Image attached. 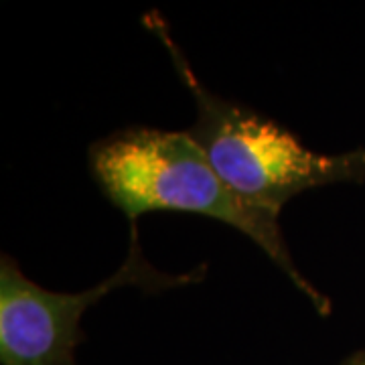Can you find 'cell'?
<instances>
[{
  "instance_id": "3",
  "label": "cell",
  "mask_w": 365,
  "mask_h": 365,
  "mask_svg": "<svg viewBox=\"0 0 365 365\" xmlns=\"http://www.w3.org/2000/svg\"><path fill=\"white\" fill-rule=\"evenodd\" d=\"M207 266L169 274L146 260L138 237V223L130 225L128 254L112 276L83 292H53L26 276L13 256H0V364L76 365L83 341L81 317L93 304L120 288H140L158 294L173 288L201 284Z\"/></svg>"
},
{
  "instance_id": "2",
  "label": "cell",
  "mask_w": 365,
  "mask_h": 365,
  "mask_svg": "<svg viewBox=\"0 0 365 365\" xmlns=\"http://www.w3.org/2000/svg\"><path fill=\"white\" fill-rule=\"evenodd\" d=\"M143 25L163 43L182 86L193 96L197 116L187 132L225 182L250 203L280 215L290 199L304 191L365 181V146L339 155L314 153L280 122L209 90L158 11L144 14Z\"/></svg>"
},
{
  "instance_id": "1",
  "label": "cell",
  "mask_w": 365,
  "mask_h": 365,
  "mask_svg": "<svg viewBox=\"0 0 365 365\" xmlns=\"http://www.w3.org/2000/svg\"><path fill=\"white\" fill-rule=\"evenodd\" d=\"M88 165L102 195L124 213L128 225L153 211L197 213L225 223L252 240L317 313L331 314V299L292 260L280 215L250 203L227 185L187 130L120 128L91 144Z\"/></svg>"
},
{
  "instance_id": "4",
  "label": "cell",
  "mask_w": 365,
  "mask_h": 365,
  "mask_svg": "<svg viewBox=\"0 0 365 365\" xmlns=\"http://www.w3.org/2000/svg\"><path fill=\"white\" fill-rule=\"evenodd\" d=\"M341 365H365V349H359V351L351 353Z\"/></svg>"
}]
</instances>
